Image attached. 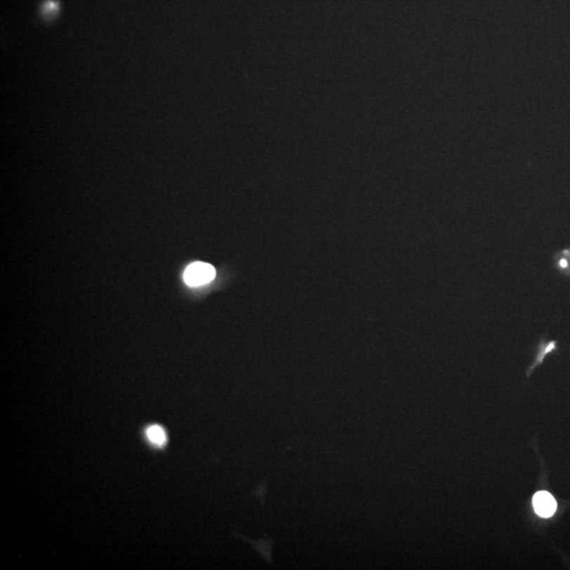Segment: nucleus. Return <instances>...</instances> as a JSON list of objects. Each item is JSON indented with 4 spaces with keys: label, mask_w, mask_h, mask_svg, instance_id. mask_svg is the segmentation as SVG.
I'll list each match as a JSON object with an SVG mask.
<instances>
[{
    "label": "nucleus",
    "mask_w": 570,
    "mask_h": 570,
    "mask_svg": "<svg viewBox=\"0 0 570 570\" xmlns=\"http://www.w3.org/2000/svg\"><path fill=\"white\" fill-rule=\"evenodd\" d=\"M146 435H147L148 441L156 447H163V446L166 445L167 435L161 425H150L147 431H146Z\"/></svg>",
    "instance_id": "obj_3"
},
{
    "label": "nucleus",
    "mask_w": 570,
    "mask_h": 570,
    "mask_svg": "<svg viewBox=\"0 0 570 570\" xmlns=\"http://www.w3.org/2000/svg\"><path fill=\"white\" fill-rule=\"evenodd\" d=\"M555 347H557V343L555 341H551V343H542L538 347V354H536V360H534L533 364L528 369L527 371V376H529L531 374L532 371L534 370L536 366H540L542 364L543 360L544 358L546 357V355H548L549 353L551 352L555 351Z\"/></svg>",
    "instance_id": "obj_4"
},
{
    "label": "nucleus",
    "mask_w": 570,
    "mask_h": 570,
    "mask_svg": "<svg viewBox=\"0 0 570 570\" xmlns=\"http://www.w3.org/2000/svg\"><path fill=\"white\" fill-rule=\"evenodd\" d=\"M216 270L213 265L204 262H194L186 268L184 281L190 286H201L215 279Z\"/></svg>",
    "instance_id": "obj_1"
},
{
    "label": "nucleus",
    "mask_w": 570,
    "mask_h": 570,
    "mask_svg": "<svg viewBox=\"0 0 570 570\" xmlns=\"http://www.w3.org/2000/svg\"><path fill=\"white\" fill-rule=\"evenodd\" d=\"M534 511L536 515L542 517H550L557 511V502L555 498L547 491H538L534 494L533 501Z\"/></svg>",
    "instance_id": "obj_2"
},
{
    "label": "nucleus",
    "mask_w": 570,
    "mask_h": 570,
    "mask_svg": "<svg viewBox=\"0 0 570 570\" xmlns=\"http://www.w3.org/2000/svg\"><path fill=\"white\" fill-rule=\"evenodd\" d=\"M555 263L561 272L570 274V249H564L555 256Z\"/></svg>",
    "instance_id": "obj_5"
}]
</instances>
